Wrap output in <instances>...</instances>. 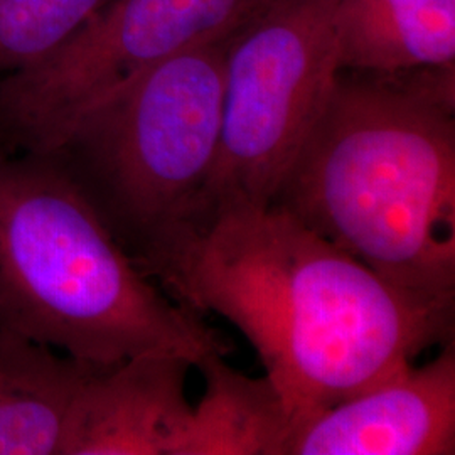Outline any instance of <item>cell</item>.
Masks as SVG:
<instances>
[{"instance_id": "cell-1", "label": "cell", "mask_w": 455, "mask_h": 455, "mask_svg": "<svg viewBox=\"0 0 455 455\" xmlns=\"http://www.w3.org/2000/svg\"><path fill=\"white\" fill-rule=\"evenodd\" d=\"M142 272L243 332L295 430L427 347L452 341L454 312L396 289L275 206L212 212L182 228Z\"/></svg>"}, {"instance_id": "cell-2", "label": "cell", "mask_w": 455, "mask_h": 455, "mask_svg": "<svg viewBox=\"0 0 455 455\" xmlns=\"http://www.w3.org/2000/svg\"><path fill=\"white\" fill-rule=\"evenodd\" d=\"M268 206L454 312V65L410 83L339 75Z\"/></svg>"}, {"instance_id": "cell-3", "label": "cell", "mask_w": 455, "mask_h": 455, "mask_svg": "<svg viewBox=\"0 0 455 455\" xmlns=\"http://www.w3.org/2000/svg\"><path fill=\"white\" fill-rule=\"evenodd\" d=\"M49 156L0 159V329L93 366L225 342L152 285Z\"/></svg>"}, {"instance_id": "cell-4", "label": "cell", "mask_w": 455, "mask_h": 455, "mask_svg": "<svg viewBox=\"0 0 455 455\" xmlns=\"http://www.w3.org/2000/svg\"><path fill=\"white\" fill-rule=\"evenodd\" d=\"M229 36L147 68L83 115L49 154L139 267L188 223L210 178Z\"/></svg>"}, {"instance_id": "cell-5", "label": "cell", "mask_w": 455, "mask_h": 455, "mask_svg": "<svg viewBox=\"0 0 455 455\" xmlns=\"http://www.w3.org/2000/svg\"><path fill=\"white\" fill-rule=\"evenodd\" d=\"M332 14L334 0H267L229 36L218 152L186 225L272 203L341 75Z\"/></svg>"}, {"instance_id": "cell-6", "label": "cell", "mask_w": 455, "mask_h": 455, "mask_svg": "<svg viewBox=\"0 0 455 455\" xmlns=\"http://www.w3.org/2000/svg\"><path fill=\"white\" fill-rule=\"evenodd\" d=\"M267 0H110L80 31L0 80V135L49 156L83 115L164 58L229 36Z\"/></svg>"}, {"instance_id": "cell-7", "label": "cell", "mask_w": 455, "mask_h": 455, "mask_svg": "<svg viewBox=\"0 0 455 455\" xmlns=\"http://www.w3.org/2000/svg\"><path fill=\"white\" fill-rule=\"evenodd\" d=\"M455 454V346L310 417L287 455Z\"/></svg>"}, {"instance_id": "cell-8", "label": "cell", "mask_w": 455, "mask_h": 455, "mask_svg": "<svg viewBox=\"0 0 455 455\" xmlns=\"http://www.w3.org/2000/svg\"><path fill=\"white\" fill-rule=\"evenodd\" d=\"M193 363L150 353L98 366L83 391L69 455H174L189 419Z\"/></svg>"}, {"instance_id": "cell-9", "label": "cell", "mask_w": 455, "mask_h": 455, "mask_svg": "<svg viewBox=\"0 0 455 455\" xmlns=\"http://www.w3.org/2000/svg\"><path fill=\"white\" fill-rule=\"evenodd\" d=\"M97 368L0 329V455H69Z\"/></svg>"}, {"instance_id": "cell-10", "label": "cell", "mask_w": 455, "mask_h": 455, "mask_svg": "<svg viewBox=\"0 0 455 455\" xmlns=\"http://www.w3.org/2000/svg\"><path fill=\"white\" fill-rule=\"evenodd\" d=\"M342 68L376 76L454 65L455 0H334Z\"/></svg>"}, {"instance_id": "cell-11", "label": "cell", "mask_w": 455, "mask_h": 455, "mask_svg": "<svg viewBox=\"0 0 455 455\" xmlns=\"http://www.w3.org/2000/svg\"><path fill=\"white\" fill-rule=\"evenodd\" d=\"M204 393L191 407L174 455H287L295 425L267 378L236 371L212 353L196 366Z\"/></svg>"}, {"instance_id": "cell-12", "label": "cell", "mask_w": 455, "mask_h": 455, "mask_svg": "<svg viewBox=\"0 0 455 455\" xmlns=\"http://www.w3.org/2000/svg\"><path fill=\"white\" fill-rule=\"evenodd\" d=\"M110 0H0V75L60 48Z\"/></svg>"}]
</instances>
